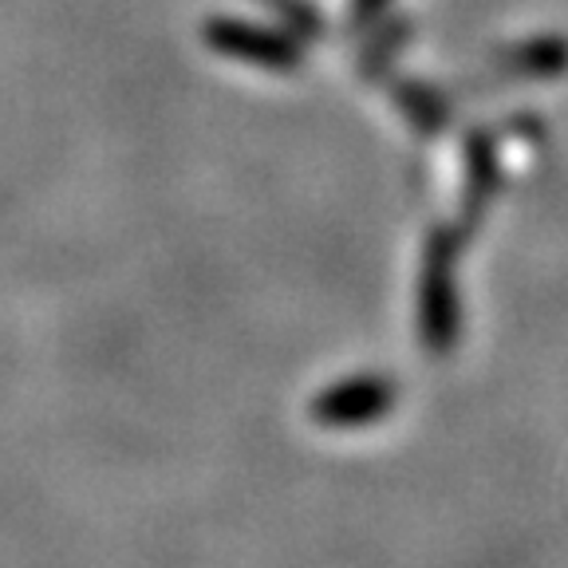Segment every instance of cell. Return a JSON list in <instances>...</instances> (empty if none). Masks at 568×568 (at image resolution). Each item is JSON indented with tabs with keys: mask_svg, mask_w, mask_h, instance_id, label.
<instances>
[{
	"mask_svg": "<svg viewBox=\"0 0 568 568\" xmlns=\"http://www.w3.org/2000/svg\"><path fill=\"white\" fill-rule=\"evenodd\" d=\"M423 339L435 355L450 352L458 336V293H454V245L450 237H435L426 248L423 268Z\"/></svg>",
	"mask_w": 568,
	"mask_h": 568,
	"instance_id": "1",
	"label": "cell"
},
{
	"mask_svg": "<svg viewBox=\"0 0 568 568\" xmlns=\"http://www.w3.org/2000/svg\"><path fill=\"white\" fill-rule=\"evenodd\" d=\"M390 403H395V383H387L383 375H355L324 390L312 403V418L324 426H364L387 415Z\"/></svg>",
	"mask_w": 568,
	"mask_h": 568,
	"instance_id": "2",
	"label": "cell"
},
{
	"mask_svg": "<svg viewBox=\"0 0 568 568\" xmlns=\"http://www.w3.org/2000/svg\"><path fill=\"white\" fill-rule=\"evenodd\" d=\"M205 40L210 48L225 55H237V60L257 63V68H273V71H293L301 68V48L288 40V36L265 32V28H248L237 20H213L205 28Z\"/></svg>",
	"mask_w": 568,
	"mask_h": 568,
	"instance_id": "3",
	"label": "cell"
},
{
	"mask_svg": "<svg viewBox=\"0 0 568 568\" xmlns=\"http://www.w3.org/2000/svg\"><path fill=\"white\" fill-rule=\"evenodd\" d=\"M387 0H355V20H367V17H375V12L383 9Z\"/></svg>",
	"mask_w": 568,
	"mask_h": 568,
	"instance_id": "4",
	"label": "cell"
}]
</instances>
